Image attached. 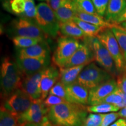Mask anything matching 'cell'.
Wrapping results in <instances>:
<instances>
[{
	"instance_id": "4fadbf2b",
	"label": "cell",
	"mask_w": 126,
	"mask_h": 126,
	"mask_svg": "<svg viewBox=\"0 0 126 126\" xmlns=\"http://www.w3.org/2000/svg\"><path fill=\"white\" fill-rule=\"evenodd\" d=\"M60 71L56 65H50L44 71L40 81L41 99L45 100L51 88L59 81Z\"/></svg>"
},
{
	"instance_id": "d590c367",
	"label": "cell",
	"mask_w": 126,
	"mask_h": 126,
	"mask_svg": "<svg viewBox=\"0 0 126 126\" xmlns=\"http://www.w3.org/2000/svg\"><path fill=\"white\" fill-rule=\"evenodd\" d=\"M118 88L126 94V72L120 74L117 77Z\"/></svg>"
},
{
	"instance_id": "9a60e30c",
	"label": "cell",
	"mask_w": 126,
	"mask_h": 126,
	"mask_svg": "<svg viewBox=\"0 0 126 126\" xmlns=\"http://www.w3.org/2000/svg\"><path fill=\"white\" fill-rule=\"evenodd\" d=\"M50 48L45 40L24 48H17V58H43L50 56Z\"/></svg>"
},
{
	"instance_id": "52a82bcc",
	"label": "cell",
	"mask_w": 126,
	"mask_h": 126,
	"mask_svg": "<svg viewBox=\"0 0 126 126\" xmlns=\"http://www.w3.org/2000/svg\"><path fill=\"white\" fill-rule=\"evenodd\" d=\"M9 33L13 35V37L15 36L43 39L46 37V34L35 22L22 17L12 20L9 25Z\"/></svg>"
},
{
	"instance_id": "f6af8a7d",
	"label": "cell",
	"mask_w": 126,
	"mask_h": 126,
	"mask_svg": "<svg viewBox=\"0 0 126 126\" xmlns=\"http://www.w3.org/2000/svg\"><path fill=\"white\" fill-rule=\"evenodd\" d=\"M39 1H46L47 0H39Z\"/></svg>"
},
{
	"instance_id": "d4e9b609",
	"label": "cell",
	"mask_w": 126,
	"mask_h": 126,
	"mask_svg": "<svg viewBox=\"0 0 126 126\" xmlns=\"http://www.w3.org/2000/svg\"><path fill=\"white\" fill-rule=\"evenodd\" d=\"M88 112L97 114H105V113L117 112L120 109L116 105L110 103H100L94 106H86Z\"/></svg>"
},
{
	"instance_id": "ac0fdd59",
	"label": "cell",
	"mask_w": 126,
	"mask_h": 126,
	"mask_svg": "<svg viewBox=\"0 0 126 126\" xmlns=\"http://www.w3.org/2000/svg\"><path fill=\"white\" fill-rule=\"evenodd\" d=\"M54 12L60 23H65L73 20L77 14L74 0H66Z\"/></svg>"
},
{
	"instance_id": "4316f807",
	"label": "cell",
	"mask_w": 126,
	"mask_h": 126,
	"mask_svg": "<svg viewBox=\"0 0 126 126\" xmlns=\"http://www.w3.org/2000/svg\"><path fill=\"white\" fill-rule=\"evenodd\" d=\"M0 126H19L18 122V117L1 107Z\"/></svg>"
},
{
	"instance_id": "6da1fadb",
	"label": "cell",
	"mask_w": 126,
	"mask_h": 126,
	"mask_svg": "<svg viewBox=\"0 0 126 126\" xmlns=\"http://www.w3.org/2000/svg\"><path fill=\"white\" fill-rule=\"evenodd\" d=\"M88 113L85 106L65 102L50 108L47 116L54 126H82Z\"/></svg>"
},
{
	"instance_id": "ba28073f",
	"label": "cell",
	"mask_w": 126,
	"mask_h": 126,
	"mask_svg": "<svg viewBox=\"0 0 126 126\" xmlns=\"http://www.w3.org/2000/svg\"><path fill=\"white\" fill-rule=\"evenodd\" d=\"M78 39L63 36L58 39L57 45L53 56V62L58 67L63 68L78 50L80 45Z\"/></svg>"
},
{
	"instance_id": "ab89813d",
	"label": "cell",
	"mask_w": 126,
	"mask_h": 126,
	"mask_svg": "<svg viewBox=\"0 0 126 126\" xmlns=\"http://www.w3.org/2000/svg\"><path fill=\"white\" fill-rule=\"evenodd\" d=\"M126 21V9L124 10L123 13L122 14V15L117 19V20H116V22H115V25H119L120 23H122Z\"/></svg>"
},
{
	"instance_id": "f35d334b",
	"label": "cell",
	"mask_w": 126,
	"mask_h": 126,
	"mask_svg": "<svg viewBox=\"0 0 126 126\" xmlns=\"http://www.w3.org/2000/svg\"><path fill=\"white\" fill-rule=\"evenodd\" d=\"M110 126H126V119L124 118L118 119Z\"/></svg>"
},
{
	"instance_id": "8d00e7d4",
	"label": "cell",
	"mask_w": 126,
	"mask_h": 126,
	"mask_svg": "<svg viewBox=\"0 0 126 126\" xmlns=\"http://www.w3.org/2000/svg\"><path fill=\"white\" fill-rule=\"evenodd\" d=\"M65 1L66 0H47L46 3L55 12Z\"/></svg>"
},
{
	"instance_id": "1f68e13d",
	"label": "cell",
	"mask_w": 126,
	"mask_h": 126,
	"mask_svg": "<svg viewBox=\"0 0 126 126\" xmlns=\"http://www.w3.org/2000/svg\"><path fill=\"white\" fill-rule=\"evenodd\" d=\"M122 97L121 96L120 92V89L118 88L114 92H113L112 94H111L108 96H107L100 103H106L113 104V105H116L118 107L122 103Z\"/></svg>"
},
{
	"instance_id": "83f0119b",
	"label": "cell",
	"mask_w": 126,
	"mask_h": 126,
	"mask_svg": "<svg viewBox=\"0 0 126 126\" xmlns=\"http://www.w3.org/2000/svg\"><path fill=\"white\" fill-rule=\"evenodd\" d=\"M77 12L97 14L92 0H74Z\"/></svg>"
},
{
	"instance_id": "bcb514c9",
	"label": "cell",
	"mask_w": 126,
	"mask_h": 126,
	"mask_svg": "<svg viewBox=\"0 0 126 126\" xmlns=\"http://www.w3.org/2000/svg\"><path fill=\"white\" fill-rule=\"evenodd\" d=\"M53 126H54V125H53Z\"/></svg>"
},
{
	"instance_id": "484cf974",
	"label": "cell",
	"mask_w": 126,
	"mask_h": 126,
	"mask_svg": "<svg viewBox=\"0 0 126 126\" xmlns=\"http://www.w3.org/2000/svg\"><path fill=\"white\" fill-rule=\"evenodd\" d=\"M111 31L119 44L123 54L126 61V31L117 25H113L111 28Z\"/></svg>"
},
{
	"instance_id": "5b68a950",
	"label": "cell",
	"mask_w": 126,
	"mask_h": 126,
	"mask_svg": "<svg viewBox=\"0 0 126 126\" xmlns=\"http://www.w3.org/2000/svg\"><path fill=\"white\" fill-rule=\"evenodd\" d=\"M97 37L109 52L115 63L119 75L126 72V60L111 28L104 29L97 36Z\"/></svg>"
},
{
	"instance_id": "e575fe53",
	"label": "cell",
	"mask_w": 126,
	"mask_h": 126,
	"mask_svg": "<svg viewBox=\"0 0 126 126\" xmlns=\"http://www.w3.org/2000/svg\"><path fill=\"white\" fill-rule=\"evenodd\" d=\"M120 117L118 112H111L103 114L101 126H110Z\"/></svg>"
},
{
	"instance_id": "277c9868",
	"label": "cell",
	"mask_w": 126,
	"mask_h": 126,
	"mask_svg": "<svg viewBox=\"0 0 126 126\" xmlns=\"http://www.w3.org/2000/svg\"><path fill=\"white\" fill-rule=\"evenodd\" d=\"M113 78L114 77L106 70L91 63L82 70L77 82L89 91Z\"/></svg>"
},
{
	"instance_id": "5bb4252c",
	"label": "cell",
	"mask_w": 126,
	"mask_h": 126,
	"mask_svg": "<svg viewBox=\"0 0 126 126\" xmlns=\"http://www.w3.org/2000/svg\"><path fill=\"white\" fill-rule=\"evenodd\" d=\"M45 70L30 76L23 77L20 89L25 91L33 100H38L42 97L40 81Z\"/></svg>"
},
{
	"instance_id": "7a4b0ae2",
	"label": "cell",
	"mask_w": 126,
	"mask_h": 126,
	"mask_svg": "<svg viewBox=\"0 0 126 126\" xmlns=\"http://www.w3.org/2000/svg\"><path fill=\"white\" fill-rule=\"evenodd\" d=\"M23 75L16 63L9 57H5L1 65V97L7 98L17 89L21 88Z\"/></svg>"
},
{
	"instance_id": "cb8c5ba5",
	"label": "cell",
	"mask_w": 126,
	"mask_h": 126,
	"mask_svg": "<svg viewBox=\"0 0 126 126\" xmlns=\"http://www.w3.org/2000/svg\"><path fill=\"white\" fill-rule=\"evenodd\" d=\"M3 7L8 11L20 16L25 12V0H8L4 1Z\"/></svg>"
},
{
	"instance_id": "836d02e7",
	"label": "cell",
	"mask_w": 126,
	"mask_h": 126,
	"mask_svg": "<svg viewBox=\"0 0 126 126\" xmlns=\"http://www.w3.org/2000/svg\"><path fill=\"white\" fill-rule=\"evenodd\" d=\"M65 102H68L64 99L55 95H52V94H48V96L44 100V103L45 105L48 108L60 105V104L65 103Z\"/></svg>"
},
{
	"instance_id": "44dd1931",
	"label": "cell",
	"mask_w": 126,
	"mask_h": 126,
	"mask_svg": "<svg viewBox=\"0 0 126 126\" xmlns=\"http://www.w3.org/2000/svg\"><path fill=\"white\" fill-rule=\"evenodd\" d=\"M75 17L87 23L103 28H111L114 25L108 22L103 16L98 14H89L77 12Z\"/></svg>"
},
{
	"instance_id": "4dcf8cb0",
	"label": "cell",
	"mask_w": 126,
	"mask_h": 126,
	"mask_svg": "<svg viewBox=\"0 0 126 126\" xmlns=\"http://www.w3.org/2000/svg\"><path fill=\"white\" fill-rule=\"evenodd\" d=\"M103 114L92 113L88 115L82 126H101Z\"/></svg>"
},
{
	"instance_id": "9c48e42d",
	"label": "cell",
	"mask_w": 126,
	"mask_h": 126,
	"mask_svg": "<svg viewBox=\"0 0 126 126\" xmlns=\"http://www.w3.org/2000/svg\"><path fill=\"white\" fill-rule=\"evenodd\" d=\"M33 101L25 91L19 89L7 98L3 99L1 107L18 117L30 108Z\"/></svg>"
},
{
	"instance_id": "8992f818",
	"label": "cell",
	"mask_w": 126,
	"mask_h": 126,
	"mask_svg": "<svg viewBox=\"0 0 126 126\" xmlns=\"http://www.w3.org/2000/svg\"><path fill=\"white\" fill-rule=\"evenodd\" d=\"M83 40L87 42L94 52V60L102 68L106 70L113 77H118V73L116 65L110 56L109 52L97 37H86Z\"/></svg>"
},
{
	"instance_id": "f546056e",
	"label": "cell",
	"mask_w": 126,
	"mask_h": 126,
	"mask_svg": "<svg viewBox=\"0 0 126 126\" xmlns=\"http://www.w3.org/2000/svg\"><path fill=\"white\" fill-rule=\"evenodd\" d=\"M49 94L60 97L61 98L65 99L68 102L70 103V97H69L67 91H66L65 86L60 81H58L54 85V86L51 88L49 92Z\"/></svg>"
},
{
	"instance_id": "30bf717a",
	"label": "cell",
	"mask_w": 126,
	"mask_h": 126,
	"mask_svg": "<svg viewBox=\"0 0 126 126\" xmlns=\"http://www.w3.org/2000/svg\"><path fill=\"white\" fill-rule=\"evenodd\" d=\"M16 64L23 77L30 76L49 67L50 57L43 58H16Z\"/></svg>"
},
{
	"instance_id": "7bdbcfd3",
	"label": "cell",
	"mask_w": 126,
	"mask_h": 126,
	"mask_svg": "<svg viewBox=\"0 0 126 126\" xmlns=\"http://www.w3.org/2000/svg\"><path fill=\"white\" fill-rule=\"evenodd\" d=\"M117 25H119L121 28L125 30V31H126V21L124 22H123L122 23H120V24Z\"/></svg>"
},
{
	"instance_id": "2e32d148",
	"label": "cell",
	"mask_w": 126,
	"mask_h": 126,
	"mask_svg": "<svg viewBox=\"0 0 126 126\" xmlns=\"http://www.w3.org/2000/svg\"><path fill=\"white\" fill-rule=\"evenodd\" d=\"M67 93L70 97V103L86 106L88 105L89 90L75 82L65 86Z\"/></svg>"
},
{
	"instance_id": "8fae6325",
	"label": "cell",
	"mask_w": 126,
	"mask_h": 126,
	"mask_svg": "<svg viewBox=\"0 0 126 126\" xmlns=\"http://www.w3.org/2000/svg\"><path fill=\"white\" fill-rule=\"evenodd\" d=\"M117 88V80L113 78L97 87L91 89L89 91L88 105L94 106L100 104L107 96L114 92Z\"/></svg>"
},
{
	"instance_id": "c3c4849f",
	"label": "cell",
	"mask_w": 126,
	"mask_h": 126,
	"mask_svg": "<svg viewBox=\"0 0 126 126\" xmlns=\"http://www.w3.org/2000/svg\"></svg>"
},
{
	"instance_id": "ffe728a7",
	"label": "cell",
	"mask_w": 126,
	"mask_h": 126,
	"mask_svg": "<svg viewBox=\"0 0 126 126\" xmlns=\"http://www.w3.org/2000/svg\"><path fill=\"white\" fill-rule=\"evenodd\" d=\"M60 32L65 37L84 40L87 36L73 20L65 23H60Z\"/></svg>"
},
{
	"instance_id": "74e56055",
	"label": "cell",
	"mask_w": 126,
	"mask_h": 126,
	"mask_svg": "<svg viewBox=\"0 0 126 126\" xmlns=\"http://www.w3.org/2000/svg\"><path fill=\"white\" fill-rule=\"evenodd\" d=\"M53 125L48 119V116H46L42 121L39 123H32L25 124L22 126H53Z\"/></svg>"
},
{
	"instance_id": "ee69618b",
	"label": "cell",
	"mask_w": 126,
	"mask_h": 126,
	"mask_svg": "<svg viewBox=\"0 0 126 126\" xmlns=\"http://www.w3.org/2000/svg\"><path fill=\"white\" fill-rule=\"evenodd\" d=\"M2 1H4H4H8V0H2Z\"/></svg>"
},
{
	"instance_id": "3957f363",
	"label": "cell",
	"mask_w": 126,
	"mask_h": 126,
	"mask_svg": "<svg viewBox=\"0 0 126 126\" xmlns=\"http://www.w3.org/2000/svg\"><path fill=\"white\" fill-rule=\"evenodd\" d=\"M34 22L47 36L56 38L60 31V22L54 11L46 2L37 5Z\"/></svg>"
},
{
	"instance_id": "b9f144b4",
	"label": "cell",
	"mask_w": 126,
	"mask_h": 126,
	"mask_svg": "<svg viewBox=\"0 0 126 126\" xmlns=\"http://www.w3.org/2000/svg\"><path fill=\"white\" fill-rule=\"evenodd\" d=\"M120 117L126 119V108H123L118 111Z\"/></svg>"
},
{
	"instance_id": "f1b7e54d",
	"label": "cell",
	"mask_w": 126,
	"mask_h": 126,
	"mask_svg": "<svg viewBox=\"0 0 126 126\" xmlns=\"http://www.w3.org/2000/svg\"><path fill=\"white\" fill-rule=\"evenodd\" d=\"M25 12L20 16L34 21L37 13V6L35 5L34 0H25Z\"/></svg>"
},
{
	"instance_id": "d6986e66",
	"label": "cell",
	"mask_w": 126,
	"mask_h": 126,
	"mask_svg": "<svg viewBox=\"0 0 126 126\" xmlns=\"http://www.w3.org/2000/svg\"><path fill=\"white\" fill-rule=\"evenodd\" d=\"M86 65H87L70 68H60V81L65 86L75 82L79 74Z\"/></svg>"
},
{
	"instance_id": "60d3db41",
	"label": "cell",
	"mask_w": 126,
	"mask_h": 126,
	"mask_svg": "<svg viewBox=\"0 0 126 126\" xmlns=\"http://www.w3.org/2000/svg\"><path fill=\"white\" fill-rule=\"evenodd\" d=\"M120 92L121 96H122V97L123 101H122V103H121L118 107H119L120 109H123V108H126V94H124V93L122 91L120 90Z\"/></svg>"
},
{
	"instance_id": "603a6c76",
	"label": "cell",
	"mask_w": 126,
	"mask_h": 126,
	"mask_svg": "<svg viewBox=\"0 0 126 126\" xmlns=\"http://www.w3.org/2000/svg\"><path fill=\"white\" fill-rule=\"evenodd\" d=\"M12 43L17 48H24L37 45L45 40L43 38H33L25 36H15L12 37Z\"/></svg>"
},
{
	"instance_id": "7402d4cb",
	"label": "cell",
	"mask_w": 126,
	"mask_h": 126,
	"mask_svg": "<svg viewBox=\"0 0 126 126\" xmlns=\"http://www.w3.org/2000/svg\"><path fill=\"white\" fill-rule=\"evenodd\" d=\"M73 21L81 28L83 33L88 37H97V36L102 31H103L105 29H106V28L99 27V26L87 23L76 17L74 19Z\"/></svg>"
},
{
	"instance_id": "e0dca14e",
	"label": "cell",
	"mask_w": 126,
	"mask_h": 126,
	"mask_svg": "<svg viewBox=\"0 0 126 126\" xmlns=\"http://www.w3.org/2000/svg\"><path fill=\"white\" fill-rule=\"evenodd\" d=\"M126 9V0H109L105 16V19L108 22L114 24Z\"/></svg>"
},
{
	"instance_id": "7c38bea8",
	"label": "cell",
	"mask_w": 126,
	"mask_h": 126,
	"mask_svg": "<svg viewBox=\"0 0 126 126\" xmlns=\"http://www.w3.org/2000/svg\"><path fill=\"white\" fill-rule=\"evenodd\" d=\"M94 60V52L87 42L83 40L78 50L65 63L63 68H70L82 65H88Z\"/></svg>"
},
{
	"instance_id": "7dc6e473",
	"label": "cell",
	"mask_w": 126,
	"mask_h": 126,
	"mask_svg": "<svg viewBox=\"0 0 126 126\" xmlns=\"http://www.w3.org/2000/svg\"></svg>"
},
{
	"instance_id": "d6a6232c",
	"label": "cell",
	"mask_w": 126,
	"mask_h": 126,
	"mask_svg": "<svg viewBox=\"0 0 126 126\" xmlns=\"http://www.w3.org/2000/svg\"><path fill=\"white\" fill-rule=\"evenodd\" d=\"M92 1L97 14L101 16H105L109 0H92Z\"/></svg>"
}]
</instances>
